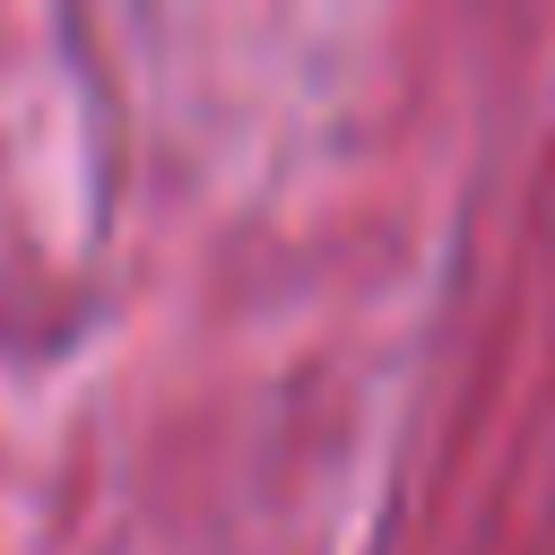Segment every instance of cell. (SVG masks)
Returning <instances> with one entry per match:
<instances>
[]
</instances>
